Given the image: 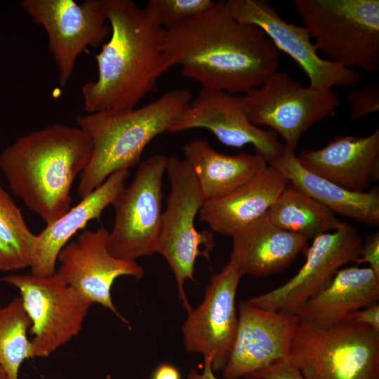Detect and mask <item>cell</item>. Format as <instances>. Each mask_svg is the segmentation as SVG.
<instances>
[{"label":"cell","instance_id":"obj_1","mask_svg":"<svg viewBox=\"0 0 379 379\" xmlns=\"http://www.w3.org/2000/svg\"><path fill=\"white\" fill-rule=\"evenodd\" d=\"M164 45L185 77L233 94L265 83L278 70L281 53L259 27L235 19L225 1L166 30Z\"/></svg>","mask_w":379,"mask_h":379},{"label":"cell","instance_id":"obj_2","mask_svg":"<svg viewBox=\"0 0 379 379\" xmlns=\"http://www.w3.org/2000/svg\"><path fill=\"white\" fill-rule=\"evenodd\" d=\"M109 39L95 55L98 77L81 88L86 113L135 108L173 65L166 30L132 0H107Z\"/></svg>","mask_w":379,"mask_h":379},{"label":"cell","instance_id":"obj_3","mask_svg":"<svg viewBox=\"0 0 379 379\" xmlns=\"http://www.w3.org/2000/svg\"><path fill=\"white\" fill-rule=\"evenodd\" d=\"M93 145L79 127L54 124L17 138L0 154L15 196L46 225L71 208V190L90 161Z\"/></svg>","mask_w":379,"mask_h":379},{"label":"cell","instance_id":"obj_4","mask_svg":"<svg viewBox=\"0 0 379 379\" xmlns=\"http://www.w3.org/2000/svg\"><path fill=\"white\" fill-rule=\"evenodd\" d=\"M191 100L188 89L171 90L139 108L78 116L77 125L93 145L90 161L79 175L80 198L112 173L135 166L146 146L157 135L169 132Z\"/></svg>","mask_w":379,"mask_h":379},{"label":"cell","instance_id":"obj_5","mask_svg":"<svg viewBox=\"0 0 379 379\" xmlns=\"http://www.w3.org/2000/svg\"><path fill=\"white\" fill-rule=\"evenodd\" d=\"M318 52L343 67L379 71L378 0H295Z\"/></svg>","mask_w":379,"mask_h":379},{"label":"cell","instance_id":"obj_6","mask_svg":"<svg viewBox=\"0 0 379 379\" xmlns=\"http://www.w3.org/2000/svg\"><path fill=\"white\" fill-rule=\"evenodd\" d=\"M289 358L305 379H379V331L349 318L325 328L300 321Z\"/></svg>","mask_w":379,"mask_h":379},{"label":"cell","instance_id":"obj_7","mask_svg":"<svg viewBox=\"0 0 379 379\" xmlns=\"http://www.w3.org/2000/svg\"><path fill=\"white\" fill-rule=\"evenodd\" d=\"M171 190L166 208L162 213L157 253L161 255L172 270L180 299L188 312L192 308L185 291L187 280L194 281L197 257L209 260L214 246L213 234L197 231V215L205 202L199 182L185 159L168 157L166 166Z\"/></svg>","mask_w":379,"mask_h":379},{"label":"cell","instance_id":"obj_8","mask_svg":"<svg viewBox=\"0 0 379 379\" xmlns=\"http://www.w3.org/2000/svg\"><path fill=\"white\" fill-rule=\"evenodd\" d=\"M168 157L154 154L142 161L133 181L112 205L114 220L107 248L115 258L135 261L157 253L162 220V180Z\"/></svg>","mask_w":379,"mask_h":379},{"label":"cell","instance_id":"obj_9","mask_svg":"<svg viewBox=\"0 0 379 379\" xmlns=\"http://www.w3.org/2000/svg\"><path fill=\"white\" fill-rule=\"evenodd\" d=\"M241 99L250 121L272 128L283 138L285 148L294 152L302 135L331 114L339 104L333 89L305 87L279 70Z\"/></svg>","mask_w":379,"mask_h":379},{"label":"cell","instance_id":"obj_10","mask_svg":"<svg viewBox=\"0 0 379 379\" xmlns=\"http://www.w3.org/2000/svg\"><path fill=\"white\" fill-rule=\"evenodd\" d=\"M16 288L32 325V358H46L77 336L92 305L56 273L11 274L0 278Z\"/></svg>","mask_w":379,"mask_h":379},{"label":"cell","instance_id":"obj_11","mask_svg":"<svg viewBox=\"0 0 379 379\" xmlns=\"http://www.w3.org/2000/svg\"><path fill=\"white\" fill-rule=\"evenodd\" d=\"M20 4L46 32L62 87L71 78L79 55L110 35L107 0H22Z\"/></svg>","mask_w":379,"mask_h":379},{"label":"cell","instance_id":"obj_12","mask_svg":"<svg viewBox=\"0 0 379 379\" xmlns=\"http://www.w3.org/2000/svg\"><path fill=\"white\" fill-rule=\"evenodd\" d=\"M225 6L237 20L259 27L281 52L302 68L309 86L319 90L354 89L362 81L360 72L320 57L304 26L283 19L266 0H228Z\"/></svg>","mask_w":379,"mask_h":379},{"label":"cell","instance_id":"obj_13","mask_svg":"<svg viewBox=\"0 0 379 379\" xmlns=\"http://www.w3.org/2000/svg\"><path fill=\"white\" fill-rule=\"evenodd\" d=\"M362 241L350 224L313 239L299 271L281 286L246 301L258 307L296 314L312 297L326 287L344 265L359 258Z\"/></svg>","mask_w":379,"mask_h":379},{"label":"cell","instance_id":"obj_14","mask_svg":"<svg viewBox=\"0 0 379 379\" xmlns=\"http://www.w3.org/2000/svg\"><path fill=\"white\" fill-rule=\"evenodd\" d=\"M109 231L104 227L85 230L69 241L60 251L56 274L79 292L91 305L98 304L109 310L128 326V321L117 310L112 298V287L121 276L140 279L144 269L135 261L114 257L107 248Z\"/></svg>","mask_w":379,"mask_h":379},{"label":"cell","instance_id":"obj_15","mask_svg":"<svg viewBox=\"0 0 379 379\" xmlns=\"http://www.w3.org/2000/svg\"><path fill=\"white\" fill-rule=\"evenodd\" d=\"M241 277L229 260L211 277L204 300L187 312L182 327L185 350L201 354L213 372L224 368L234 341L238 321L235 300Z\"/></svg>","mask_w":379,"mask_h":379},{"label":"cell","instance_id":"obj_16","mask_svg":"<svg viewBox=\"0 0 379 379\" xmlns=\"http://www.w3.org/2000/svg\"><path fill=\"white\" fill-rule=\"evenodd\" d=\"M210 131L222 144L234 147L246 145L269 163L284 150V145L271 131L264 130L248 119L241 95L201 88L175 121L169 132L192 128Z\"/></svg>","mask_w":379,"mask_h":379},{"label":"cell","instance_id":"obj_17","mask_svg":"<svg viewBox=\"0 0 379 379\" xmlns=\"http://www.w3.org/2000/svg\"><path fill=\"white\" fill-rule=\"evenodd\" d=\"M300 319L296 314L264 310L240 302L237 330L222 369L226 379H238L288 358Z\"/></svg>","mask_w":379,"mask_h":379},{"label":"cell","instance_id":"obj_18","mask_svg":"<svg viewBox=\"0 0 379 379\" xmlns=\"http://www.w3.org/2000/svg\"><path fill=\"white\" fill-rule=\"evenodd\" d=\"M299 163L345 189L365 192L379 176V128L367 136L338 135L317 149L302 150Z\"/></svg>","mask_w":379,"mask_h":379},{"label":"cell","instance_id":"obj_19","mask_svg":"<svg viewBox=\"0 0 379 379\" xmlns=\"http://www.w3.org/2000/svg\"><path fill=\"white\" fill-rule=\"evenodd\" d=\"M129 170L110 175L105 181L55 221L46 225L36 234L30 258V273L36 277L55 274L57 258L62 248L79 230L93 220H99L103 211L112 205L126 186Z\"/></svg>","mask_w":379,"mask_h":379},{"label":"cell","instance_id":"obj_20","mask_svg":"<svg viewBox=\"0 0 379 379\" xmlns=\"http://www.w3.org/2000/svg\"><path fill=\"white\" fill-rule=\"evenodd\" d=\"M232 238L230 260L242 277H265L282 271L305 249L308 240L278 227L266 213Z\"/></svg>","mask_w":379,"mask_h":379},{"label":"cell","instance_id":"obj_21","mask_svg":"<svg viewBox=\"0 0 379 379\" xmlns=\"http://www.w3.org/2000/svg\"><path fill=\"white\" fill-rule=\"evenodd\" d=\"M288 180L269 165L253 180L230 194L206 201L201 206L199 220L215 232L232 236L265 214Z\"/></svg>","mask_w":379,"mask_h":379},{"label":"cell","instance_id":"obj_22","mask_svg":"<svg viewBox=\"0 0 379 379\" xmlns=\"http://www.w3.org/2000/svg\"><path fill=\"white\" fill-rule=\"evenodd\" d=\"M379 300V277L370 267H342L331 282L298 311L300 321L316 327H330L353 312Z\"/></svg>","mask_w":379,"mask_h":379},{"label":"cell","instance_id":"obj_23","mask_svg":"<svg viewBox=\"0 0 379 379\" xmlns=\"http://www.w3.org/2000/svg\"><path fill=\"white\" fill-rule=\"evenodd\" d=\"M268 164L281 172L291 185L334 214L346 216L370 226L378 225V190L357 192L345 189L305 168L299 163L295 152L286 148Z\"/></svg>","mask_w":379,"mask_h":379},{"label":"cell","instance_id":"obj_24","mask_svg":"<svg viewBox=\"0 0 379 379\" xmlns=\"http://www.w3.org/2000/svg\"><path fill=\"white\" fill-rule=\"evenodd\" d=\"M183 152L197 177L205 201L230 194L268 166L267 160L255 152L222 154L201 139L186 144Z\"/></svg>","mask_w":379,"mask_h":379},{"label":"cell","instance_id":"obj_25","mask_svg":"<svg viewBox=\"0 0 379 379\" xmlns=\"http://www.w3.org/2000/svg\"><path fill=\"white\" fill-rule=\"evenodd\" d=\"M278 227L307 239L338 229L335 215L290 183L266 213Z\"/></svg>","mask_w":379,"mask_h":379},{"label":"cell","instance_id":"obj_26","mask_svg":"<svg viewBox=\"0 0 379 379\" xmlns=\"http://www.w3.org/2000/svg\"><path fill=\"white\" fill-rule=\"evenodd\" d=\"M31 325L20 296L0 307V366L9 379H19L21 364L32 359L27 335Z\"/></svg>","mask_w":379,"mask_h":379},{"label":"cell","instance_id":"obj_27","mask_svg":"<svg viewBox=\"0 0 379 379\" xmlns=\"http://www.w3.org/2000/svg\"><path fill=\"white\" fill-rule=\"evenodd\" d=\"M36 234L28 227L20 209L0 185V238L29 265Z\"/></svg>","mask_w":379,"mask_h":379},{"label":"cell","instance_id":"obj_28","mask_svg":"<svg viewBox=\"0 0 379 379\" xmlns=\"http://www.w3.org/2000/svg\"><path fill=\"white\" fill-rule=\"evenodd\" d=\"M213 0H149L145 10L165 30L172 29L214 6Z\"/></svg>","mask_w":379,"mask_h":379},{"label":"cell","instance_id":"obj_29","mask_svg":"<svg viewBox=\"0 0 379 379\" xmlns=\"http://www.w3.org/2000/svg\"><path fill=\"white\" fill-rule=\"evenodd\" d=\"M345 98L350 105L351 121H357L366 115L378 112V81H373L361 88L348 92Z\"/></svg>","mask_w":379,"mask_h":379},{"label":"cell","instance_id":"obj_30","mask_svg":"<svg viewBox=\"0 0 379 379\" xmlns=\"http://www.w3.org/2000/svg\"><path fill=\"white\" fill-rule=\"evenodd\" d=\"M246 379H305L290 358L280 359L268 367L255 371Z\"/></svg>","mask_w":379,"mask_h":379},{"label":"cell","instance_id":"obj_31","mask_svg":"<svg viewBox=\"0 0 379 379\" xmlns=\"http://www.w3.org/2000/svg\"><path fill=\"white\" fill-rule=\"evenodd\" d=\"M357 264L367 263L375 274L379 277V232L378 231L366 237L362 244L359 258L354 262Z\"/></svg>","mask_w":379,"mask_h":379},{"label":"cell","instance_id":"obj_32","mask_svg":"<svg viewBox=\"0 0 379 379\" xmlns=\"http://www.w3.org/2000/svg\"><path fill=\"white\" fill-rule=\"evenodd\" d=\"M27 267L28 263L0 238V271L14 272Z\"/></svg>","mask_w":379,"mask_h":379},{"label":"cell","instance_id":"obj_33","mask_svg":"<svg viewBox=\"0 0 379 379\" xmlns=\"http://www.w3.org/2000/svg\"><path fill=\"white\" fill-rule=\"evenodd\" d=\"M350 319L379 331V305L378 302L360 309L350 315Z\"/></svg>","mask_w":379,"mask_h":379},{"label":"cell","instance_id":"obj_34","mask_svg":"<svg viewBox=\"0 0 379 379\" xmlns=\"http://www.w3.org/2000/svg\"><path fill=\"white\" fill-rule=\"evenodd\" d=\"M151 379H181L179 370L173 364L162 363L154 370Z\"/></svg>","mask_w":379,"mask_h":379},{"label":"cell","instance_id":"obj_35","mask_svg":"<svg viewBox=\"0 0 379 379\" xmlns=\"http://www.w3.org/2000/svg\"><path fill=\"white\" fill-rule=\"evenodd\" d=\"M204 369L201 373H199L195 369H191L187 375V379H218L212 370L211 361L204 359Z\"/></svg>","mask_w":379,"mask_h":379},{"label":"cell","instance_id":"obj_36","mask_svg":"<svg viewBox=\"0 0 379 379\" xmlns=\"http://www.w3.org/2000/svg\"><path fill=\"white\" fill-rule=\"evenodd\" d=\"M0 379H9L3 368L0 366Z\"/></svg>","mask_w":379,"mask_h":379}]
</instances>
